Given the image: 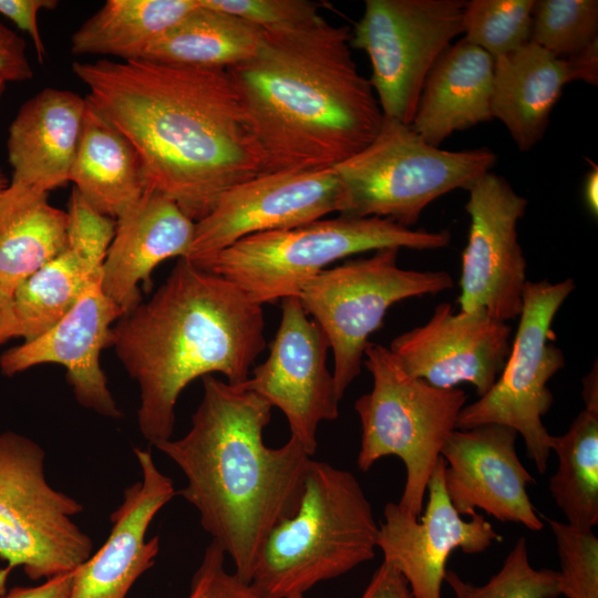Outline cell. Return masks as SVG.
Returning a JSON list of instances; mask_svg holds the SVG:
<instances>
[{"instance_id":"obj_24","label":"cell","mask_w":598,"mask_h":598,"mask_svg":"<svg viewBox=\"0 0 598 598\" xmlns=\"http://www.w3.org/2000/svg\"><path fill=\"white\" fill-rule=\"evenodd\" d=\"M494 59L464 38L451 44L430 70L411 123L429 144L488 122L492 115Z\"/></svg>"},{"instance_id":"obj_31","label":"cell","mask_w":598,"mask_h":598,"mask_svg":"<svg viewBox=\"0 0 598 598\" xmlns=\"http://www.w3.org/2000/svg\"><path fill=\"white\" fill-rule=\"evenodd\" d=\"M535 0H471L463 16V34L493 59L530 41Z\"/></svg>"},{"instance_id":"obj_2","label":"cell","mask_w":598,"mask_h":598,"mask_svg":"<svg viewBox=\"0 0 598 598\" xmlns=\"http://www.w3.org/2000/svg\"><path fill=\"white\" fill-rule=\"evenodd\" d=\"M350 39L348 27L322 17L264 30L257 53L227 69L267 173L332 168L379 133L384 116Z\"/></svg>"},{"instance_id":"obj_29","label":"cell","mask_w":598,"mask_h":598,"mask_svg":"<svg viewBox=\"0 0 598 598\" xmlns=\"http://www.w3.org/2000/svg\"><path fill=\"white\" fill-rule=\"evenodd\" d=\"M197 7V0H107L73 33L75 55L141 60L148 47Z\"/></svg>"},{"instance_id":"obj_9","label":"cell","mask_w":598,"mask_h":598,"mask_svg":"<svg viewBox=\"0 0 598 598\" xmlns=\"http://www.w3.org/2000/svg\"><path fill=\"white\" fill-rule=\"evenodd\" d=\"M44 450L13 431L0 433V596L7 577L22 568L32 580L75 570L93 550L91 537L73 520L80 502L51 486Z\"/></svg>"},{"instance_id":"obj_1","label":"cell","mask_w":598,"mask_h":598,"mask_svg":"<svg viewBox=\"0 0 598 598\" xmlns=\"http://www.w3.org/2000/svg\"><path fill=\"white\" fill-rule=\"evenodd\" d=\"M72 70L136 151L146 188L193 221L234 186L267 173L227 70L110 59L75 61Z\"/></svg>"},{"instance_id":"obj_6","label":"cell","mask_w":598,"mask_h":598,"mask_svg":"<svg viewBox=\"0 0 598 598\" xmlns=\"http://www.w3.org/2000/svg\"><path fill=\"white\" fill-rule=\"evenodd\" d=\"M451 238L448 230L413 229L386 218L339 215L249 235L192 262L233 282L262 306L298 297L310 279L346 257L393 247L441 249Z\"/></svg>"},{"instance_id":"obj_5","label":"cell","mask_w":598,"mask_h":598,"mask_svg":"<svg viewBox=\"0 0 598 598\" xmlns=\"http://www.w3.org/2000/svg\"><path fill=\"white\" fill-rule=\"evenodd\" d=\"M379 525L355 476L310 460L297 512L267 536L250 579L260 598H292L375 555Z\"/></svg>"},{"instance_id":"obj_43","label":"cell","mask_w":598,"mask_h":598,"mask_svg":"<svg viewBox=\"0 0 598 598\" xmlns=\"http://www.w3.org/2000/svg\"><path fill=\"white\" fill-rule=\"evenodd\" d=\"M582 196L585 204L595 217L598 215V166L590 162V171L586 174Z\"/></svg>"},{"instance_id":"obj_16","label":"cell","mask_w":598,"mask_h":598,"mask_svg":"<svg viewBox=\"0 0 598 598\" xmlns=\"http://www.w3.org/2000/svg\"><path fill=\"white\" fill-rule=\"evenodd\" d=\"M512 328L485 312L439 303L431 318L395 337L389 350L403 370L440 388L471 383L480 396L496 382L511 351Z\"/></svg>"},{"instance_id":"obj_18","label":"cell","mask_w":598,"mask_h":598,"mask_svg":"<svg viewBox=\"0 0 598 598\" xmlns=\"http://www.w3.org/2000/svg\"><path fill=\"white\" fill-rule=\"evenodd\" d=\"M518 433L503 424L488 423L454 430L445 441L444 485L460 515L476 508L502 523H517L533 532L544 527L527 493L534 477L516 451Z\"/></svg>"},{"instance_id":"obj_8","label":"cell","mask_w":598,"mask_h":598,"mask_svg":"<svg viewBox=\"0 0 598 598\" xmlns=\"http://www.w3.org/2000/svg\"><path fill=\"white\" fill-rule=\"evenodd\" d=\"M496 161L487 147H435L411 124L383 117L373 141L333 167L342 187L339 214L386 218L412 228L432 202L455 189L468 190Z\"/></svg>"},{"instance_id":"obj_20","label":"cell","mask_w":598,"mask_h":598,"mask_svg":"<svg viewBox=\"0 0 598 598\" xmlns=\"http://www.w3.org/2000/svg\"><path fill=\"white\" fill-rule=\"evenodd\" d=\"M65 248L25 279L13 292L14 313L23 341L53 327L85 290L101 281L116 220L94 209L72 189Z\"/></svg>"},{"instance_id":"obj_42","label":"cell","mask_w":598,"mask_h":598,"mask_svg":"<svg viewBox=\"0 0 598 598\" xmlns=\"http://www.w3.org/2000/svg\"><path fill=\"white\" fill-rule=\"evenodd\" d=\"M13 338H20V328L12 297L0 287V346Z\"/></svg>"},{"instance_id":"obj_15","label":"cell","mask_w":598,"mask_h":598,"mask_svg":"<svg viewBox=\"0 0 598 598\" xmlns=\"http://www.w3.org/2000/svg\"><path fill=\"white\" fill-rule=\"evenodd\" d=\"M342 187L332 168L260 174L227 190L195 223L186 259L218 252L249 235L298 227L340 213Z\"/></svg>"},{"instance_id":"obj_38","label":"cell","mask_w":598,"mask_h":598,"mask_svg":"<svg viewBox=\"0 0 598 598\" xmlns=\"http://www.w3.org/2000/svg\"><path fill=\"white\" fill-rule=\"evenodd\" d=\"M32 76L25 42L0 19V80L6 83L21 82Z\"/></svg>"},{"instance_id":"obj_17","label":"cell","mask_w":598,"mask_h":598,"mask_svg":"<svg viewBox=\"0 0 598 598\" xmlns=\"http://www.w3.org/2000/svg\"><path fill=\"white\" fill-rule=\"evenodd\" d=\"M445 460L440 456L427 483V503L419 518L395 503L384 506L377 546L384 561L396 568L409 584L413 598H441L451 554L486 550L499 536L482 514L464 520L453 507L444 485Z\"/></svg>"},{"instance_id":"obj_26","label":"cell","mask_w":598,"mask_h":598,"mask_svg":"<svg viewBox=\"0 0 598 598\" xmlns=\"http://www.w3.org/2000/svg\"><path fill=\"white\" fill-rule=\"evenodd\" d=\"M69 182L97 212L118 218L146 190L136 151L86 99Z\"/></svg>"},{"instance_id":"obj_36","label":"cell","mask_w":598,"mask_h":598,"mask_svg":"<svg viewBox=\"0 0 598 598\" xmlns=\"http://www.w3.org/2000/svg\"><path fill=\"white\" fill-rule=\"evenodd\" d=\"M225 556L212 540L192 578L187 598H260L249 584L226 570Z\"/></svg>"},{"instance_id":"obj_25","label":"cell","mask_w":598,"mask_h":598,"mask_svg":"<svg viewBox=\"0 0 598 598\" xmlns=\"http://www.w3.org/2000/svg\"><path fill=\"white\" fill-rule=\"evenodd\" d=\"M573 81L567 58L555 56L529 41L494 59L492 115L520 151H529L543 138L554 106Z\"/></svg>"},{"instance_id":"obj_19","label":"cell","mask_w":598,"mask_h":598,"mask_svg":"<svg viewBox=\"0 0 598 598\" xmlns=\"http://www.w3.org/2000/svg\"><path fill=\"white\" fill-rule=\"evenodd\" d=\"M124 313L97 281L53 327L3 352L1 372L11 377L39 364H60L65 368L74 398L83 408L118 419L122 412L107 386L100 354L110 346L113 323Z\"/></svg>"},{"instance_id":"obj_33","label":"cell","mask_w":598,"mask_h":598,"mask_svg":"<svg viewBox=\"0 0 598 598\" xmlns=\"http://www.w3.org/2000/svg\"><path fill=\"white\" fill-rule=\"evenodd\" d=\"M455 598H556L560 596L559 574L536 569L528 559L525 537H519L501 567L484 585L465 581L454 570L444 579Z\"/></svg>"},{"instance_id":"obj_12","label":"cell","mask_w":598,"mask_h":598,"mask_svg":"<svg viewBox=\"0 0 598 598\" xmlns=\"http://www.w3.org/2000/svg\"><path fill=\"white\" fill-rule=\"evenodd\" d=\"M466 1L367 0L351 49L370 59L371 86L384 117L411 124L424 81L440 55L463 34Z\"/></svg>"},{"instance_id":"obj_39","label":"cell","mask_w":598,"mask_h":598,"mask_svg":"<svg viewBox=\"0 0 598 598\" xmlns=\"http://www.w3.org/2000/svg\"><path fill=\"white\" fill-rule=\"evenodd\" d=\"M360 598H413V596L403 575L383 560Z\"/></svg>"},{"instance_id":"obj_35","label":"cell","mask_w":598,"mask_h":598,"mask_svg":"<svg viewBox=\"0 0 598 598\" xmlns=\"http://www.w3.org/2000/svg\"><path fill=\"white\" fill-rule=\"evenodd\" d=\"M207 8L243 18L262 30L291 29L321 18L319 3L308 0H198Z\"/></svg>"},{"instance_id":"obj_11","label":"cell","mask_w":598,"mask_h":598,"mask_svg":"<svg viewBox=\"0 0 598 598\" xmlns=\"http://www.w3.org/2000/svg\"><path fill=\"white\" fill-rule=\"evenodd\" d=\"M571 278L558 282L527 281L511 351L493 386L458 413L455 429L496 423L524 439L527 456L543 474L550 455L551 434L543 424L554 402L548 381L565 367L563 351L551 341L554 318L575 290Z\"/></svg>"},{"instance_id":"obj_37","label":"cell","mask_w":598,"mask_h":598,"mask_svg":"<svg viewBox=\"0 0 598 598\" xmlns=\"http://www.w3.org/2000/svg\"><path fill=\"white\" fill-rule=\"evenodd\" d=\"M58 4L56 0H0V14L29 34L39 62L45 59V47L38 24V14L41 10H53Z\"/></svg>"},{"instance_id":"obj_23","label":"cell","mask_w":598,"mask_h":598,"mask_svg":"<svg viewBox=\"0 0 598 598\" xmlns=\"http://www.w3.org/2000/svg\"><path fill=\"white\" fill-rule=\"evenodd\" d=\"M86 100L47 87L27 100L9 127L11 183L48 193L69 182Z\"/></svg>"},{"instance_id":"obj_41","label":"cell","mask_w":598,"mask_h":598,"mask_svg":"<svg viewBox=\"0 0 598 598\" xmlns=\"http://www.w3.org/2000/svg\"><path fill=\"white\" fill-rule=\"evenodd\" d=\"M567 59L571 65L576 81H584L590 85L598 84V40L589 44L581 52Z\"/></svg>"},{"instance_id":"obj_14","label":"cell","mask_w":598,"mask_h":598,"mask_svg":"<svg viewBox=\"0 0 598 598\" xmlns=\"http://www.w3.org/2000/svg\"><path fill=\"white\" fill-rule=\"evenodd\" d=\"M280 302L281 320L269 355L239 385L281 410L290 436L312 456L318 446L319 424L339 415L340 400L333 374L327 367L330 344L298 297H287Z\"/></svg>"},{"instance_id":"obj_3","label":"cell","mask_w":598,"mask_h":598,"mask_svg":"<svg viewBox=\"0 0 598 598\" xmlns=\"http://www.w3.org/2000/svg\"><path fill=\"white\" fill-rule=\"evenodd\" d=\"M203 385L189 431L155 447L183 472L181 496L249 584L270 530L299 507L311 456L291 436L280 447L265 444L272 406L258 394L212 374Z\"/></svg>"},{"instance_id":"obj_4","label":"cell","mask_w":598,"mask_h":598,"mask_svg":"<svg viewBox=\"0 0 598 598\" xmlns=\"http://www.w3.org/2000/svg\"><path fill=\"white\" fill-rule=\"evenodd\" d=\"M262 306L233 282L179 258L164 283L112 327L110 346L140 388L137 424L151 444L169 440L182 391L221 373L243 384L264 351Z\"/></svg>"},{"instance_id":"obj_21","label":"cell","mask_w":598,"mask_h":598,"mask_svg":"<svg viewBox=\"0 0 598 598\" xmlns=\"http://www.w3.org/2000/svg\"><path fill=\"white\" fill-rule=\"evenodd\" d=\"M142 480L124 491L111 515L112 528L101 548L73 571L68 598H126L159 551L158 536L146 540L157 512L175 495L172 480L156 466L148 450L135 448Z\"/></svg>"},{"instance_id":"obj_22","label":"cell","mask_w":598,"mask_h":598,"mask_svg":"<svg viewBox=\"0 0 598 598\" xmlns=\"http://www.w3.org/2000/svg\"><path fill=\"white\" fill-rule=\"evenodd\" d=\"M195 221L165 195L148 189L116 219L101 287L126 313L140 303L138 285L151 283L153 270L173 257L187 258Z\"/></svg>"},{"instance_id":"obj_46","label":"cell","mask_w":598,"mask_h":598,"mask_svg":"<svg viewBox=\"0 0 598 598\" xmlns=\"http://www.w3.org/2000/svg\"><path fill=\"white\" fill-rule=\"evenodd\" d=\"M6 84L7 83L4 81L0 80V99L6 90Z\"/></svg>"},{"instance_id":"obj_28","label":"cell","mask_w":598,"mask_h":598,"mask_svg":"<svg viewBox=\"0 0 598 598\" xmlns=\"http://www.w3.org/2000/svg\"><path fill=\"white\" fill-rule=\"evenodd\" d=\"M262 37L260 27L197 0V7L154 41L141 60L227 70L252 58Z\"/></svg>"},{"instance_id":"obj_13","label":"cell","mask_w":598,"mask_h":598,"mask_svg":"<svg viewBox=\"0 0 598 598\" xmlns=\"http://www.w3.org/2000/svg\"><path fill=\"white\" fill-rule=\"evenodd\" d=\"M467 192L470 228L462 254L461 311L485 312L507 322L519 317L528 281L517 234L528 200L492 172Z\"/></svg>"},{"instance_id":"obj_32","label":"cell","mask_w":598,"mask_h":598,"mask_svg":"<svg viewBox=\"0 0 598 598\" xmlns=\"http://www.w3.org/2000/svg\"><path fill=\"white\" fill-rule=\"evenodd\" d=\"M597 40V0L535 1L530 42L555 56L568 58Z\"/></svg>"},{"instance_id":"obj_40","label":"cell","mask_w":598,"mask_h":598,"mask_svg":"<svg viewBox=\"0 0 598 598\" xmlns=\"http://www.w3.org/2000/svg\"><path fill=\"white\" fill-rule=\"evenodd\" d=\"M73 571L47 579L37 586L13 587L4 591L0 598H68L72 586Z\"/></svg>"},{"instance_id":"obj_47","label":"cell","mask_w":598,"mask_h":598,"mask_svg":"<svg viewBox=\"0 0 598 598\" xmlns=\"http://www.w3.org/2000/svg\"><path fill=\"white\" fill-rule=\"evenodd\" d=\"M292 598H303V596H297V597H292Z\"/></svg>"},{"instance_id":"obj_10","label":"cell","mask_w":598,"mask_h":598,"mask_svg":"<svg viewBox=\"0 0 598 598\" xmlns=\"http://www.w3.org/2000/svg\"><path fill=\"white\" fill-rule=\"evenodd\" d=\"M399 248H383L365 258L324 269L298 298L321 327L333 353V379L341 400L360 374L369 337L395 302L453 288L444 270H409L398 265Z\"/></svg>"},{"instance_id":"obj_34","label":"cell","mask_w":598,"mask_h":598,"mask_svg":"<svg viewBox=\"0 0 598 598\" xmlns=\"http://www.w3.org/2000/svg\"><path fill=\"white\" fill-rule=\"evenodd\" d=\"M544 518L557 544L560 595L566 598H598V537L592 528Z\"/></svg>"},{"instance_id":"obj_44","label":"cell","mask_w":598,"mask_h":598,"mask_svg":"<svg viewBox=\"0 0 598 598\" xmlns=\"http://www.w3.org/2000/svg\"><path fill=\"white\" fill-rule=\"evenodd\" d=\"M582 400L585 410L598 412V370L597 361L587 375L582 379Z\"/></svg>"},{"instance_id":"obj_30","label":"cell","mask_w":598,"mask_h":598,"mask_svg":"<svg viewBox=\"0 0 598 598\" xmlns=\"http://www.w3.org/2000/svg\"><path fill=\"white\" fill-rule=\"evenodd\" d=\"M558 466L548 488L567 523L594 528L598 524V412L582 410L567 432L551 435Z\"/></svg>"},{"instance_id":"obj_27","label":"cell","mask_w":598,"mask_h":598,"mask_svg":"<svg viewBox=\"0 0 598 598\" xmlns=\"http://www.w3.org/2000/svg\"><path fill=\"white\" fill-rule=\"evenodd\" d=\"M68 213L48 193L9 182L0 195V287L16 289L66 246Z\"/></svg>"},{"instance_id":"obj_45","label":"cell","mask_w":598,"mask_h":598,"mask_svg":"<svg viewBox=\"0 0 598 598\" xmlns=\"http://www.w3.org/2000/svg\"><path fill=\"white\" fill-rule=\"evenodd\" d=\"M9 185V181L7 179V177L3 175L1 168H0V195L6 190V188L8 187Z\"/></svg>"},{"instance_id":"obj_7","label":"cell","mask_w":598,"mask_h":598,"mask_svg":"<svg viewBox=\"0 0 598 598\" xmlns=\"http://www.w3.org/2000/svg\"><path fill=\"white\" fill-rule=\"evenodd\" d=\"M363 364L373 386L354 403L361 423L358 467L367 472L384 456L400 457L406 477L398 505L419 518L429 480L467 395L460 388L440 389L411 377L379 343L368 344Z\"/></svg>"}]
</instances>
